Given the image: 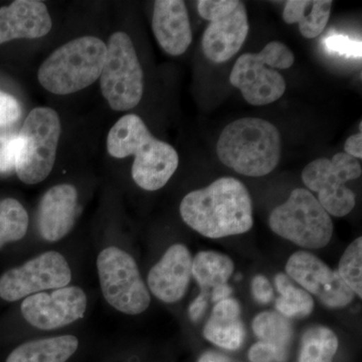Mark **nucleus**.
Returning a JSON list of instances; mask_svg holds the SVG:
<instances>
[{
	"label": "nucleus",
	"mask_w": 362,
	"mask_h": 362,
	"mask_svg": "<svg viewBox=\"0 0 362 362\" xmlns=\"http://www.w3.org/2000/svg\"><path fill=\"white\" fill-rule=\"evenodd\" d=\"M180 211L189 228L209 239L247 233L254 226L252 202L246 185L221 177L183 197Z\"/></svg>",
	"instance_id": "1"
},
{
	"label": "nucleus",
	"mask_w": 362,
	"mask_h": 362,
	"mask_svg": "<svg viewBox=\"0 0 362 362\" xmlns=\"http://www.w3.org/2000/svg\"><path fill=\"white\" fill-rule=\"evenodd\" d=\"M107 150L115 158L134 156L131 169L133 180L148 192L163 187L180 164L176 150L154 137L135 114L123 116L114 124L107 136Z\"/></svg>",
	"instance_id": "2"
},
{
	"label": "nucleus",
	"mask_w": 362,
	"mask_h": 362,
	"mask_svg": "<svg viewBox=\"0 0 362 362\" xmlns=\"http://www.w3.org/2000/svg\"><path fill=\"white\" fill-rule=\"evenodd\" d=\"M216 153L220 160L235 173L261 177L271 173L280 161V132L264 119H238L221 132Z\"/></svg>",
	"instance_id": "3"
},
{
	"label": "nucleus",
	"mask_w": 362,
	"mask_h": 362,
	"mask_svg": "<svg viewBox=\"0 0 362 362\" xmlns=\"http://www.w3.org/2000/svg\"><path fill=\"white\" fill-rule=\"evenodd\" d=\"M107 45L99 37H81L62 45L40 66L37 78L45 90L69 95L94 84L101 76Z\"/></svg>",
	"instance_id": "4"
},
{
	"label": "nucleus",
	"mask_w": 362,
	"mask_h": 362,
	"mask_svg": "<svg viewBox=\"0 0 362 362\" xmlns=\"http://www.w3.org/2000/svg\"><path fill=\"white\" fill-rule=\"evenodd\" d=\"M294 61V54L287 45L269 42L258 54H245L238 59L230 71V84L252 106L274 103L286 90L284 78L275 69H289Z\"/></svg>",
	"instance_id": "5"
},
{
	"label": "nucleus",
	"mask_w": 362,
	"mask_h": 362,
	"mask_svg": "<svg viewBox=\"0 0 362 362\" xmlns=\"http://www.w3.org/2000/svg\"><path fill=\"white\" fill-rule=\"evenodd\" d=\"M269 226L276 235L303 249H322L333 235L330 214L305 188H296L272 211Z\"/></svg>",
	"instance_id": "6"
},
{
	"label": "nucleus",
	"mask_w": 362,
	"mask_h": 362,
	"mask_svg": "<svg viewBox=\"0 0 362 362\" xmlns=\"http://www.w3.org/2000/svg\"><path fill=\"white\" fill-rule=\"evenodd\" d=\"M61 132V120L54 109L37 107L30 112L18 136L14 168L23 183L37 185L52 173Z\"/></svg>",
	"instance_id": "7"
},
{
	"label": "nucleus",
	"mask_w": 362,
	"mask_h": 362,
	"mask_svg": "<svg viewBox=\"0 0 362 362\" xmlns=\"http://www.w3.org/2000/svg\"><path fill=\"white\" fill-rule=\"evenodd\" d=\"M100 87L113 110H131L141 101L144 90L142 66L127 33L117 32L109 39Z\"/></svg>",
	"instance_id": "8"
},
{
	"label": "nucleus",
	"mask_w": 362,
	"mask_h": 362,
	"mask_svg": "<svg viewBox=\"0 0 362 362\" xmlns=\"http://www.w3.org/2000/svg\"><path fill=\"white\" fill-rule=\"evenodd\" d=\"M98 275L107 303L128 315L146 311L151 301L135 259L117 247H109L97 259Z\"/></svg>",
	"instance_id": "9"
},
{
	"label": "nucleus",
	"mask_w": 362,
	"mask_h": 362,
	"mask_svg": "<svg viewBox=\"0 0 362 362\" xmlns=\"http://www.w3.org/2000/svg\"><path fill=\"white\" fill-rule=\"evenodd\" d=\"M362 173L358 159L346 153H337L331 159L318 158L302 171V181L316 192L319 204L331 216L342 218L351 213L356 204L354 192L345 185Z\"/></svg>",
	"instance_id": "10"
},
{
	"label": "nucleus",
	"mask_w": 362,
	"mask_h": 362,
	"mask_svg": "<svg viewBox=\"0 0 362 362\" xmlns=\"http://www.w3.org/2000/svg\"><path fill=\"white\" fill-rule=\"evenodd\" d=\"M71 280V271L65 257L49 251L6 271L0 277V298L18 301L45 290L66 287Z\"/></svg>",
	"instance_id": "11"
},
{
	"label": "nucleus",
	"mask_w": 362,
	"mask_h": 362,
	"mask_svg": "<svg viewBox=\"0 0 362 362\" xmlns=\"http://www.w3.org/2000/svg\"><path fill=\"white\" fill-rule=\"evenodd\" d=\"M285 270L286 275L302 289L315 295L330 308H343L351 303L356 296L338 272L312 252H294L288 259Z\"/></svg>",
	"instance_id": "12"
},
{
	"label": "nucleus",
	"mask_w": 362,
	"mask_h": 362,
	"mask_svg": "<svg viewBox=\"0 0 362 362\" xmlns=\"http://www.w3.org/2000/svg\"><path fill=\"white\" fill-rule=\"evenodd\" d=\"M88 299L76 286L63 287L51 293L40 292L26 297L21 310L26 322L42 330L63 327L84 316Z\"/></svg>",
	"instance_id": "13"
},
{
	"label": "nucleus",
	"mask_w": 362,
	"mask_h": 362,
	"mask_svg": "<svg viewBox=\"0 0 362 362\" xmlns=\"http://www.w3.org/2000/svg\"><path fill=\"white\" fill-rule=\"evenodd\" d=\"M192 259L185 245L169 247L149 271L147 283L152 294L168 304L182 299L192 277Z\"/></svg>",
	"instance_id": "14"
},
{
	"label": "nucleus",
	"mask_w": 362,
	"mask_h": 362,
	"mask_svg": "<svg viewBox=\"0 0 362 362\" xmlns=\"http://www.w3.org/2000/svg\"><path fill=\"white\" fill-rule=\"evenodd\" d=\"M247 33L246 6L240 1L233 13L211 21L204 30L202 40L204 56L214 63H226L240 51L246 42Z\"/></svg>",
	"instance_id": "15"
},
{
	"label": "nucleus",
	"mask_w": 362,
	"mask_h": 362,
	"mask_svg": "<svg viewBox=\"0 0 362 362\" xmlns=\"http://www.w3.org/2000/svg\"><path fill=\"white\" fill-rule=\"evenodd\" d=\"M78 192L71 185H54L40 199L37 226L40 237L47 242H58L75 225Z\"/></svg>",
	"instance_id": "16"
},
{
	"label": "nucleus",
	"mask_w": 362,
	"mask_h": 362,
	"mask_svg": "<svg viewBox=\"0 0 362 362\" xmlns=\"http://www.w3.org/2000/svg\"><path fill=\"white\" fill-rule=\"evenodd\" d=\"M52 26L44 2L16 0L0 8V45L18 39H40L51 32Z\"/></svg>",
	"instance_id": "17"
},
{
	"label": "nucleus",
	"mask_w": 362,
	"mask_h": 362,
	"mask_svg": "<svg viewBox=\"0 0 362 362\" xmlns=\"http://www.w3.org/2000/svg\"><path fill=\"white\" fill-rule=\"evenodd\" d=\"M152 30L164 52L173 57L187 51L192 42L187 6L181 0H157L152 16Z\"/></svg>",
	"instance_id": "18"
},
{
	"label": "nucleus",
	"mask_w": 362,
	"mask_h": 362,
	"mask_svg": "<svg viewBox=\"0 0 362 362\" xmlns=\"http://www.w3.org/2000/svg\"><path fill=\"white\" fill-rule=\"evenodd\" d=\"M78 347V338L73 335L33 340L16 347L6 362H66Z\"/></svg>",
	"instance_id": "19"
},
{
	"label": "nucleus",
	"mask_w": 362,
	"mask_h": 362,
	"mask_svg": "<svg viewBox=\"0 0 362 362\" xmlns=\"http://www.w3.org/2000/svg\"><path fill=\"white\" fill-rule=\"evenodd\" d=\"M333 2L331 0H289L286 2L283 20L298 23L302 37L314 39L325 30Z\"/></svg>",
	"instance_id": "20"
},
{
	"label": "nucleus",
	"mask_w": 362,
	"mask_h": 362,
	"mask_svg": "<svg viewBox=\"0 0 362 362\" xmlns=\"http://www.w3.org/2000/svg\"><path fill=\"white\" fill-rule=\"evenodd\" d=\"M233 271V259L221 252L202 251L192 259V277L202 291L211 293L214 288L228 284Z\"/></svg>",
	"instance_id": "21"
},
{
	"label": "nucleus",
	"mask_w": 362,
	"mask_h": 362,
	"mask_svg": "<svg viewBox=\"0 0 362 362\" xmlns=\"http://www.w3.org/2000/svg\"><path fill=\"white\" fill-rule=\"evenodd\" d=\"M275 286L280 293L275 304L278 313L286 318H303L310 315L314 308V300L308 292L297 287L284 273L276 275Z\"/></svg>",
	"instance_id": "22"
},
{
	"label": "nucleus",
	"mask_w": 362,
	"mask_h": 362,
	"mask_svg": "<svg viewBox=\"0 0 362 362\" xmlns=\"http://www.w3.org/2000/svg\"><path fill=\"white\" fill-rule=\"evenodd\" d=\"M338 338L330 328L314 326L305 331L300 346L299 362H333Z\"/></svg>",
	"instance_id": "23"
},
{
	"label": "nucleus",
	"mask_w": 362,
	"mask_h": 362,
	"mask_svg": "<svg viewBox=\"0 0 362 362\" xmlns=\"http://www.w3.org/2000/svg\"><path fill=\"white\" fill-rule=\"evenodd\" d=\"M252 331L259 341L272 343L287 349L293 338L292 324L276 311H265L258 314L252 323Z\"/></svg>",
	"instance_id": "24"
},
{
	"label": "nucleus",
	"mask_w": 362,
	"mask_h": 362,
	"mask_svg": "<svg viewBox=\"0 0 362 362\" xmlns=\"http://www.w3.org/2000/svg\"><path fill=\"white\" fill-rule=\"evenodd\" d=\"M28 214L14 199L0 201V249L7 243L18 242L28 233Z\"/></svg>",
	"instance_id": "25"
},
{
	"label": "nucleus",
	"mask_w": 362,
	"mask_h": 362,
	"mask_svg": "<svg viewBox=\"0 0 362 362\" xmlns=\"http://www.w3.org/2000/svg\"><path fill=\"white\" fill-rule=\"evenodd\" d=\"M204 337L216 346L237 350L246 337L244 323L240 319H221L209 317L204 328Z\"/></svg>",
	"instance_id": "26"
},
{
	"label": "nucleus",
	"mask_w": 362,
	"mask_h": 362,
	"mask_svg": "<svg viewBox=\"0 0 362 362\" xmlns=\"http://www.w3.org/2000/svg\"><path fill=\"white\" fill-rule=\"evenodd\" d=\"M338 274L354 295L362 297V238H357L343 252Z\"/></svg>",
	"instance_id": "27"
},
{
	"label": "nucleus",
	"mask_w": 362,
	"mask_h": 362,
	"mask_svg": "<svg viewBox=\"0 0 362 362\" xmlns=\"http://www.w3.org/2000/svg\"><path fill=\"white\" fill-rule=\"evenodd\" d=\"M239 4L238 0H199L197 11L204 20L213 21L233 13Z\"/></svg>",
	"instance_id": "28"
},
{
	"label": "nucleus",
	"mask_w": 362,
	"mask_h": 362,
	"mask_svg": "<svg viewBox=\"0 0 362 362\" xmlns=\"http://www.w3.org/2000/svg\"><path fill=\"white\" fill-rule=\"evenodd\" d=\"M287 354V349L284 347L259 341L250 349L247 356L251 362H285Z\"/></svg>",
	"instance_id": "29"
},
{
	"label": "nucleus",
	"mask_w": 362,
	"mask_h": 362,
	"mask_svg": "<svg viewBox=\"0 0 362 362\" xmlns=\"http://www.w3.org/2000/svg\"><path fill=\"white\" fill-rule=\"evenodd\" d=\"M325 45L330 52L347 57H361V45L343 35H331L325 40Z\"/></svg>",
	"instance_id": "30"
},
{
	"label": "nucleus",
	"mask_w": 362,
	"mask_h": 362,
	"mask_svg": "<svg viewBox=\"0 0 362 362\" xmlns=\"http://www.w3.org/2000/svg\"><path fill=\"white\" fill-rule=\"evenodd\" d=\"M21 116V107L16 98L0 90V125L16 122Z\"/></svg>",
	"instance_id": "31"
},
{
	"label": "nucleus",
	"mask_w": 362,
	"mask_h": 362,
	"mask_svg": "<svg viewBox=\"0 0 362 362\" xmlns=\"http://www.w3.org/2000/svg\"><path fill=\"white\" fill-rule=\"evenodd\" d=\"M252 294L259 304H269L274 299L270 281L264 275H257L252 280Z\"/></svg>",
	"instance_id": "32"
},
{
	"label": "nucleus",
	"mask_w": 362,
	"mask_h": 362,
	"mask_svg": "<svg viewBox=\"0 0 362 362\" xmlns=\"http://www.w3.org/2000/svg\"><path fill=\"white\" fill-rule=\"evenodd\" d=\"M18 151V137L11 138L4 143L0 148V173H8L16 168Z\"/></svg>",
	"instance_id": "33"
},
{
	"label": "nucleus",
	"mask_w": 362,
	"mask_h": 362,
	"mask_svg": "<svg viewBox=\"0 0 362 362\" xmlns=\"http://www.w3.org/2000/svg\"><path fill=\"white\" fill-rule=\"evenodd\" d=\"M240 306L239 302L233 298L223 300L214 305L211 317L221 319H239Z\"/></svg>",
	"instance_id": "34"
},
{
	"label": "nucleus",
	"mask_w": 362,
	"mask_h": 362,
	"mask_svg": "<svg viewBox=\"0 0 362 362\" xmlns=\"http://www.w3.org/2000/svg\"><path fill=\"white\" fill-rule=\"evenodd\" d=\"M209 296H211V293L202 291L201 294L195 298L192 303L190 304L189 308H188V315L194 322L201 320L202 317L206 313L207 306H209Z\"/></svg>",
	"instance_id": "35"
},
{
	"label": "nucleus",
	"mask_w": 362,
	"mask_h": 362,
	"mask_svg": "<svg viewBox=\"0 0 362 362\" xmlns=\"http://www.w3.org/2000/svg\"><path fill=\"white\" fill-rule=\"evenodd\" d=\"M344 153L354 157L356 159L362 158V134L361 132L356 133L347 138L344 144Z\"/></svg>",
	"instance_id": "36"
},
{
	"label": "nucleus",
	"mask_w": 362,
	"mask_h": 362,
	"mask_svg": "<svg viewBox=\"0 0 362 362\" xmlns=\"http://www.w3.org/2000/svg\"><path fill=\"white\" fill-rule=\"evenodd\" d=\"M233 289L228 284L218 286L211 292V300L214 303H218L223 300L228 299L232 295Z\"/></svg>",
	"instance_id": "37"
},
{
	"label": "nucleus",
	"mask_w": 362,
	"mask_h": 362,
	"mask_svg": "<svg viewBox=\"0 0 362 362\" xmlns=\"http://www.w3.org/2000/svg\"><path fill=\"white\" fill-rule=\"evenodd\" d=\"M199 362H233L228 357L218 352L209 351L202 354Z\"/></svg>",
	"instance_id": "38"
}]
</instances>
